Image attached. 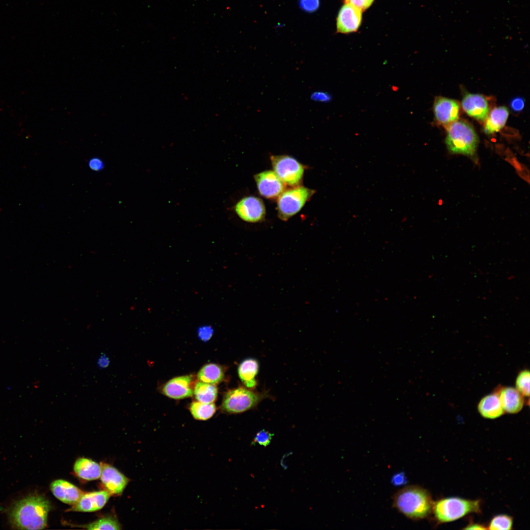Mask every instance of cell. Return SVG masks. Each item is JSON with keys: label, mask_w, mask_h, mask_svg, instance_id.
Instances as JSON below:
<instances>
[{"label": "cell", "mask_w": 530, "mask_h": 530, "mask_svg": "<svg viewBox=\"0 0 530 530\" xmlns=\"http://www.w3.org/2000/svg\"><path fill=\"white\" fill-rule=\"evenodd\" d=\"M459 109V105L457 101L445 97H436L433 104L436 120L444 125H449L458 120Z\"/></svg>", "instance_id": "11"}, {"label": "cell", "mask_w": 530, "mask_h": 530, "mask_svg": "<svg viewBox=\"0 0 530 530\" xmlns=\"http://www.w3.org/2000/svg\"><path fill=\"white\" fill-rule=\"evenodd\" d=\"M481 511V502L456 497L443 498L433 502L432 512L439 523L457 520L473 513Z\"/></svg>", "instance_id": "3"}, {"label": "cell", "mask_w": 530, "mask_h": 530, "mask_svg": "<svg viewBox=\"0 0 530 530\" xmlns=\"http://www.w3.org/2000/svg\"><path fill=\"white\" fill-rule=\"evenodd\" d=\"M404 477L402 475H397L393 479V482L397 484H401L404 481Z\"/></svg>", "instance_id": "37"}, {"label": "cell", "mask_w": 530, "mask_h": 530, "mask_svg": "<svg viewBox=\"0 0 530 530\" xmlns=\"http://www.w3.org/2000/svg\"><path fill=\"white\" fill-rule=\"evenodd\" d=\"M513 519L509 515L499 514L494 516L489 522L487 529L508 530L512 529Z\"/></svg>", "instance_id": "26"}, {"label": "cell", "mask_w": 530, "mask_h": 530, "mask_svg": "<svg viewBox=\"0 0 530 530\" xmlns=\"http://www.w3.org/2000/svg\"><path fill=\"white\" fill-rule=\"evenodd\" d=\"M270 397L267 391L257 392L240 386L229 390L224 395L222 410L229 414H239L256 408L264 399Z\"/></svg>", "instance_id": "5"}, {"label": "cell", "mask_w": 530, "mask_h": 530, "mask_svg": "<svg viewBox=\"0 0 530 530\" xmlns=\"http://www.w3.org/2000/svg\"><path fill=\"white\" fill-rule=\"evenodd\" d=\"M74 471L80 478L93 480L100 477L102 467L100 464L91 459L81 457L76 461Z\"/></svg>", "instance_id": "20"}, {"label": "cell", "mask_w": 530, "mask_h": 530, "mask_svg": "<svg viewBox=\"0 0 530 530\" xmlns=\"http://www.w3.org/2000/svg\"><path fill=\"white\" fill-rule=\"evenodd\" d=\"M191 382L192 377L189 375L174 377L164 385L162 393L173 399L191 397L193 394V390L191 387Z\"/></svg>", "instance_id": "15"}, {"label": "cell", "mask_w": 530, "mask_h": 530, "mask_svg": "<svg viewBox=\"0 0 530 530\" xmlns=\"http://www.w3.org/2000/svg\"><path fill=\"white\" fill-rule=\"evenodd\" d=\"M259 193L267 198H275L285 190V184L274 171H265L255 175Z\"/></svg>", "instance_id": "9"}, {"label": "cell", "mask_w": 530, "mask_h": 530, "mask_svg": "<svg viewBox=\"0 0 530 530\" xmlns=\"http://www.w3.org/2000/svg\"><path fill=\"white\" fill-rule=\"evenodd\" d=\"M274 171L286 185L294 187L301 183L304 166L293 158L286 156H272L270 158Z\"/></svg>", "instance_id": "7"}, {"label": "cell", "mask_w": 530, "mask_h": 530, "mask_svg": "<svg viewBox=\"0 0 530 530\" xmlns=\"http://www.w3.org/2000/svg\"><path fill=\"white\" fill-rule=\"evenodd\" d=\"M82 528L88 530H121V527L117 520L111 516H106L94 522L82 525Z\"/></svg>", "instance_id": "25"}, {"label": "cell", "mask_w": 530, "mask_h": 530, "mask_svg": "<svg viewBox=\"0 0 530 530\" xmlns=\"http://www.w3.org/2000/svg\"><path fill=\"white\" fill-rule=\"evenodd\" d=\"M110 361L106 353H102L98 357L97 365L99 369H105L110 365Z\"/></svg>", "instance_id": "33"}, {"label": "cell", "mask_w": 530, "mask_h": 530, "mask_svg": "<svg viewBox=\"0 0 530 530\" xmlns=\"http://www.w3.org/2000/svg\"><path fill=\"white\" fill-rule=\"evenodd\" d=\"M88 166L93 171H100L104 168V163L100 158L93 157L89 159Z\"/></svg>", "instance_id": "32"}, {"label": "cell", "mask_w": 530, "mask_h": 530, "mask_svg": "<svg viewBox=\"0 0 530 530\" xmlns=\"http://www.w3.org/2000/svg\"><path fill=\"white\" fill-rule=\"evenodd\" d=\"M273 434L265 429L258 431L252 442V444H258L265 447H267L271 441Z\"/></svg>", "instance_id": "28"}, {"label": "cell", "mask_w": 530, "mask_h": 530, "mask_svg": "<svg viewBox=\"0 0 530 530\" xmlns=\"http://www.w3.org/2000/svg\"><path fill=\"white\" fill-rule=\"evenodd\" d=\"M374 0H345V3L349 4L361 11L369 8Z\"/></svg>", "instance_id": "31"}, {"label": "cell", "mask_w": 530, "mask_h": 530, "mask_svg": "<svg viewBox=\"0 0 530 530\" xmlns=\"http://www.w3.org/2000/svg\"><path fill=\"white\" fill-rule=\"evenodd\" d=\"M362 20V11L355 7L345 3L340 10L337 19L338 32L348 33L356 31Z\"/></svg>", "instance_id": "12"}, {"label": "cell", "mask_w": 530, "mask_h": 530, "mask_svg": "<svg viewBox=\"0 0 530 530\" xmlns=\"http://www.w3.org/2000/svg\"><path fill=\"white\" fill-rule=\"evenodd\" d=\"M394 506L409 519L418 520L427 517L432 512L433 502L429 493L419 486H409L394 496Z\"/></svg>", "instance_id": "2"}, {"label": "cell", "mask_w": 530, "mask_h": 530, "mask_svg": "<svg viewBox=\"0 0 530 530\" xmlns=\"http://www.w3.org/2000/svg\"><path fill=\"white\" fill-rule=\"evenodd\" d=\"M463 109L470 116L480 121L487 118L489 107L485 97L478 94H466L461 102Z\"/></svg>", "instance_id": "14"}, {"label": "cell", "mask_w": 530, "mask_h": 530, "mask_svg": "<svg viewBox=\"0 0 530 530\" xmlns=\"http://www.w3.org/2000/svg\"><path fill=\"white\" fill-rule=\"evenodd\" d=\"M224 376V371L222 367L214 363L206 364L197 373L199 381L212 384L220 383L223 380Z\"/></svg>", "instance_id": "22"}, {"label": "cell", "mask_w": 530, "mask_h": 530, "mask_svg": "<svg viewBox=\"0 0 530 530\" xmlns=\"http://www.w3.org/2000/svg\"><path fill=\"white\" fill-rule=\"evenodd\" d=\"M478 142V136L469 123L457 120L449 125L446 143L451 153L473 155Z\"/></svg>", "instance_id": "4"}, {"label": "cell", "mask_w": 530, "mask_h": 530, "mask_svg": "<svg viewBox=\"0 0 530 530\" xmlns=\"http://www.w3.org/2000/svg\"><path fill=\"white\" fill-rule=\"evenodd\" d=\"M530 371L524 370L518 374L515 381L516 389L525 397L530 396Z\"/></svg>", "instance_id": "27"}, {"label": "cell", "mask_w": 530, "mask_h": 530, "mask_svg": "<svg viewBox=\"0 0 530 530\" xmlns=\"http://www.w3.org/2000/svg\"><path fill=\"white\" fill-rule=\"evenodd\" d=\"M495 392L499 396L504 412L516 414L522 410L525 403L524 397L516 388L501 387L497 389Z\"/></svg>", "instance_id": "17"}, {"label": "cell", "mask_w": 530, "mask_h": 530, "mask_svg": "<svg viewBox=\"0 0 530 530\" xmlns=\"http://www.w3.org/2000/svg\"><path fill=\"white\" fill-rule=\"evenodd\" d=\"M524 104V101L523 98L517 97L511 101L510 106L514 111H520L523 109Z\"/></svg>", "instance_id": "34"}, {"label": "cell", "mask_w": 530, "mask_h": 530, "mask_svg": "<svg viewBox=\"0 0 530 530\" xmlns=\"http://www.w3.org/2000/svg\"><path fill=\"white\" fill-rule=\"evenodd\" d=\"M235 211L241 219L248 222H259L265 215V206L263 201L254 196L242 198L236 204Z\"/></svg>", "instance_id": "8"}, {"label": "cell", "mask_w": 530, "mask_h": 530, "mask_svg": "<svg viewBox=\"0 0 530 530\" xmlns=\"http://www.w3.org/2000/svg\"><path fill=\"white\" fill-rule=\"evenodd\" d=\"M189 408L193 417L197 420H208L212 417L216 411L214 403H205L198 401L192 402Z\"/></svg>", "instance_id": "24"}, {"label": "cell", "mask_w": 530, "mask_h": 530, "mask_svg": "<svg viewBox=\"0 0 530 530\" xmlns=\"http://www.w3.org/2000/svg\"><path fill=\"white\" fill-rule=\"evenodd\" d=\"M197 332L199 339L204 342H206L212 337L214 330L212 326L206 325L200 326Z\"/></svg>", "instance_id": "30"}, {"label": "cell", "mask_w": 530, "mask_h": 530, "mask_svg": "<svg viewBox=\"0 0 530 530\" xmlns=\"http://www.w3.org/2000/svg\"><path fill=\"white\" fill-rule=\"evenodd\" d=\"M110 494L106 490L83 493L69 511L90 512L102 508L108 501Z\"/></svg>", "instance_id": "13"}, {"label": "cell", "mask_w": 530, "mask_h": 530, "mask_svg": "<svg viewBox=\"0 0 530 530\" xmlns=\"http://www.w3.org/2000/svg\"><path fill=\"white\" fill-rule=\"evenodd\" d=\"M101 465L100 478L105 490L110 495H120L129 482V479L109 464L104 463Z\"/></svg>", "instance_id": "10"}, {"label": "cell", "mask_w": 530, "mask_h": 530, "mask_svg": "<svg viewBox=\"0 0 530 530\" xmlns=\"http://www.w3.org/2000/svg\"><path fill=\"white\" fill-rule=\"evenodd\" d=\"M509 115L508 109L504 106L493 108L486 118L484 131L492 134L500 131L505 125Z\"/></svg>", "instance_id": "21"}, {"label": "cell", "mask_w": 530, "mask_h": 530, "mask_svg": "<svg viewBox=\"0 0 530 530\" xmlns=\"http://www.w3.org/2000/svg\"><path fill=\"white\" fill-rule=\"evenodd\" d=\"M193 393L197 401L205 403H212L217 398L218 390L214 384L200 381L195 384Z\"/></svg>", "instance_id": "23"}, {"label": "cell", "mask_w": 530, "mask_h": 530, "mask_svg": "<svg viewBox=\"0 0 530 530\" xmlns=\"http://www.w3.org/2000/svg\"><path fill=\"white\" fill-rule=\"evenodd\" d=\"M319 0H299V5L300 8L303 11L308 13H312L317 11L319 6Z\"/></svg>", "instance_id": "29"}, {"label": "cell", "mask_w": 530, "mask_h": 530, "mask_svg": "<svg viewBox=\"0 0 530 530\" xmlns=\"http://www.w3.org/2000/svg\"><path fill=\"white\" fill-rule=\"evenodd\" d=\"M477 409L483 417L489 419L498 418L505 412L496 392L482 398L478 404Z\"/></svg>", "instance_id": "19"}, {"label": "cell", "mask_w": 530, "mask_h": 530, "mask_svg": "<svg viewBox=\"0 0 530 530\" xmlns=\"http://www.w3.org/2000/svg\"><path fill=\"white\" fill-rule=\"evenodd\" d=\"M259 361L254 358L242 360L238 368V373L243 384L247 388L255 390L258 385L256 377L259 371Z\"/></svg>", "instance_id": "18"}, {"label": "cell", "mask_w": 530, "mask_h": 530, "mask_svg": "<svg viewBox=\"0 0 530 530\" xmlns=\"http://www.w3.org/2000/svg\"><path fill=\"white\" fill-rule=\"evenodd\" d=\"M51 490L57 499L70 505H74L84 493L71 483L63 479H57L50 485Z\"/></svg>", "instance_id": "16"}, {"label": "cell", "mask_w": 530, "mask_h": 530, "mask_svg": "<svg viewBox=\"0 0 530 530\" xmlns=\"http://www.w3.org/2000/svg\"><path fill=\"white\" fill-rule=\"evenodd\" d=\"M312 98L315 100L324 102H329L331 99L329 94L323 92H317L312 95Z\"/></svg>", "instance_id": "35"}, {"label": "cell", "mask_w": 530, "mask_h": 530, "mask_svg": "<svg viewBox=\"0 0 530 530\" xmlns=\"http://www.w3.org/2000/svg\"><path fill=\"white\" fill-rule=\"evenodd\" d=\"M464 529L466 530H485L487 529L485 526L477 523H470Z\"/></svg>", "instance_id": "36"}, {"label": "cell", "mask_w": 530, "mask_h": 530, "mask_svg": "<svg viewBox=\"0 0 530 530\" xmlns=\"http://www.w3.org/2000/svg\"><path fill=\"white\" fill-rule=\"evenodd\" d=\"M50 501L39 495H30L17 502L9 510L11 525L20 530H41L47 527Z\"/></svg>", "instance_id": "1"}, {"label": "cell", "mask_w": 530, "mask_h": 530, "mask_svg": "<svg viewBox=\"0 0 530 530\" xmlns=\"http://www.w3.org/2000/svg\"><path fill=\"white\" fill-rule=\"evenodd\" d=\"M314 190L303 186L284 190L279 196L277 209L279 218L287 220L302 208L314 193Z\"/></svg>", "instance_id": "6"}]
</instances>
